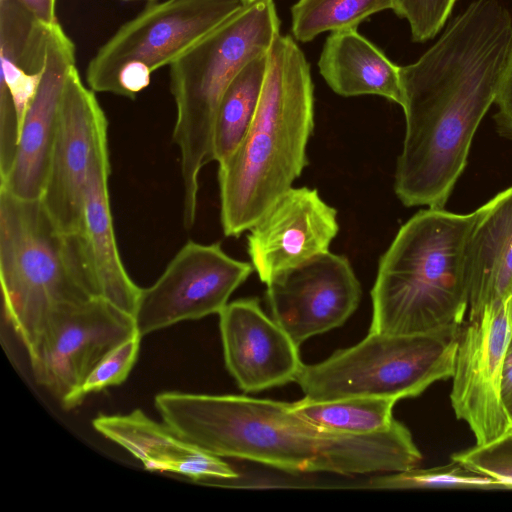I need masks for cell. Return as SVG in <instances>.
Returning <instances> with one entry per match:
<instances>
[{
	"mask_svg": "<svg viewBox=\"0 0 512 512\" xmlns=\"http://www.w3.org/2000/svg\"><path fill=\"white\" fill-rule=\"evenodd\" d=\"M512 50V15L475 0L414 63L400 66L406 129L394 190L407 207L444 208Z\"/></svg>",
	"mask_w": 512,
	"mask_h": 512,
	"instance_id": "obj_1",
	"label": "cell"
},
{
	"mask_svg": "<svg viewBox=\"0 0 512 512\" xmlns=\"http://www.w3.org/2000/svg\"><path fill=\"white\" fill-rule=\"evenodd\" d=\"M154 404L164 423L195 447L291 473H394L422 460L409 429L397 420L379 432L348 434L271 399L167 391Z\"/></svg>",
	"mask_w": 512,
	"mask_h": 512,
	"instance_id": "obj_2",
	"label": "cell"
},
{
	"mask_svg": "<svg viewBox=\"0 0 512 512\" xmlns=\"http://www.w3.org/2000/svg\"><path fill=\"white\" fill-rule=\"evenodd\" d=\"M304 53L279 34L267 53L259 103L236 150L219 164L220 220L239 237L292 187L308 164L314 89Z\"/></svg>",
	"mask_w": 512,
	"mask_h": 512,
	"instance_id": "obj_3",
	"label": "cell"
},
{
	"mask_svg": "<svg viewBox=\"0 0 512 512\" xmlns=\"http://www.w3.org/2000/svg\"><path fill=\"white\" fill-rule=\"evenodd\" d=\"M479 208L456 214L421 210L379 260L369 332L391 335L459 331L469 307V240Z\"/></svg>",
	"mask_w": 512,
	"mask_h": 512,
	"instance_id": "obj_4",
	"label": "cell"
},
{
	"mask_svg": "<svg viewBox=\"0 0 512 512\" xmlns=\"http://www.w3.org/2000/svg\"><path fill=\"white\" fill-rule=\"evenodd\" d=\"M279 34L274 0H256L243 5L169 65L176 106L172 140L180 151L187 230L196 219L200 171L212 161V132L220 100L238 72L266 54Z\"/></svg>",
	"mask_w": 512,
	"mask_h": 512,
	"instance_id": "obj_5",
	"label": "cell"
},
{
	"mask_svg": "<svg viewBox=\"0 0 512 512\" xmlns=\"http://www.w3.org/2000/svg\"><path fill=\"white\" fill-rule=\"evenodd\" d=\"M0 281L4 314L30 350L52 312L100 297L79 234L59 230L41 199L0 188Z\"/></svg>",
	"mask_w": 512,
	"mask_h": 512,
	"instance_id": "obj_6",
	"label": "cell"
},
{
	"mask_svg": "<svg viewBox=\"0 0 512 512\" xmlns=\"http://www.w3.org/2000/svg\"><path fill=\"white\" fill-rule=\"evenodd\" d=\"M460 330L415 335L369 332L352 347L319 363L303 364L295 382L311 401L416 397L436 381L452 378Z\"/></svg>",
	"mask_w": 512,
	"mask_h": 512,
	"instance_id": "obj_7",
	"label": "cell"
},
{
	"mask_svg": "<svg viewBox=\"0 0 512 512\" xmlns=\"http://www.w3.org/2000/svg\"><path fill=\"white\" fill-rule=\"evenodd\" d=\"M242 6L240 0L149 2L90 59L88 87L134 100L153 72L173 63Z\"/></svg>",
	"mask_w": 512,
	"mask_h": 512,
	"instance_id": "obj_8",
	"label": "cell"
},
{
	"mask_svg": "<svg viewBox=\"0 0 512 512\" xmlns=\"http://www.w3.org/2000/svg\"><path fill=\"white\" fill-rule=\"evenodd\" d=\"M136 334L134 316L102 297L60 306L27 351L33 376L64 408H74L89 373Z\"/></svg>",
	"mask_w": 512,
	"mask_h": 512,
	"instance_id": "obj_9",
	"label": "cell"
},
{
	"mask_svg": "<svg viewBox=\"0 0 512 512\" xmlns=\"http://www.w3.org/2000/svg\"><path fill=\"white\" fill-rule=\"evenodd\" d=\"M253 270L219 243L186 242L155 283L141 288L133 314L139 335L219 314Z\"/></svg>",
	"mask_w": 512,
	"mask_h": 512,
	"instance_id": "obj_10",
	"label": "cell"
},
{
	"mask_svg": "<svg viewBox=\"0 0 512 512\" xmlns=\"http://www.w3.org/2000/svg\"><path fill=\"white\" fill-rule=\"evenodd\" d=\"M507 301L484 307L462 325L458 336L450 401L476 445L492 443L512 431L502 391L504 357L512 337Z\"/></svg>",
	"mask_w": 512,
	"mask_h": 512,
	"instance_id": "obj_11",
	"label": "cell"
},
{
	"mask_svg": "<svg viewBox=\"0 0 512 512\" xmlns=\"http://www.w3.org/2000/svg\"><path fill=\"white\" fill-rule=\"evenodd\" d=\"M108 125L95 92L83 83L76 65L67 74L59 107L48 176L41 201L65 234H79L94 148Z\"/></svg>",
	"mask_w": 512,
	"mask_h": 512,
	"instance_id": "obj_12",
	"label": "cell"
},
{
	"mask_svg": "<svg viewBox=\"0 0 512 512\" xmlns=\"http://www.w3.org/2000/svg\"><path fill=\"white\" fill-rule=\"evenodd\" d=\"M266 285L274 321L297 346L344 324L361 299L349 260L329 251L276 275Z\"/></svg>",
	"mask_w": 512,
	"mask_h": 512,
	"instance_id": "obj_13",
	"label": "cell"
},
{
	"mask_svg": "<svg viewBox=\"0 0 512 512\" xmlns=\"http://www.w3.org/2000/svg\"><path fill=\"white\" fill-rule=\"evenodd\" d=\"M338 231L336 209L316 189L291 187L251 226L247 252L259 279L267 284L329 251Z\"/></svg>",
	"mask_w": 512,
	"mask_h": 512,
	"instance_id": "obj_14",
	"label": "cell"
},
{
	"mask_svg": "<svg viewBox=\"0 0 512 512\" xmlns=\"http://www.w3.org/2000/svg\"><path fill=\"white\" fill-rule=\"evenodd\" d=\"M225 365L244 392L295 382L303 366L299 346L256 298L228 303L219 313Z\"/></svg>",
	"mask_w": 512,
	"mask_h": 512,
	"instance_id": "obj_15",
	"label": "cell"
},
{
	"mask_svg": "<svg viewBox=\"0 0 512 512\" xmlns=\"http://www.w3.org/2000/svg\"><path fill=\"white\" fill-rule=\"evenodd\" d=\"M76 49L60 23L50 32L45 69L20 126L13 166L0 188L28 200L41 199L49 170L60 102L67 74L76 65Z\"/></svg>",
	"mask_w": 512,
	"mask_h": 512,
	"instance_id": "obj_16",
	"label": "cell"
},
{
	"mask_svg": "<svg viewBox=\"0 0 512 512\" xmlns=\"http://www.w3.org/2000/svg\"><path fill=\"white\" fill-rule=\"evenodd\" d=\"M108 125L98 136L87 178L82 230L86 261L100 297L134 314L141 291L127 273L114 233L108 179Z\"/></svg>",
	"mask_w": 512,
	"mask_h": 512,
	"instance_id": "obj_17",
	"label": "cell"
},
{
	"mask_svg": "<svg viewBox=\"0 0 512 512\" xmlns=\"http://www.w3.org/2000/svg\"><path fill=\"white\" fill-rule=\"evenodd\" d=\"M94 429L118 444L150 471L171 472L194 481L235 479L238 473L220 457L207 453L160 424L141 410L125 415H99Z\"/></svg>",
	"mask_w": 512,
	"mask_h": 512,
	"instance_id": "obj_18",
	"label": "cell"
},
{
	"mask_svg": "<svg viewBox=\"0 0 512 512\" xmlns=\"http://www.w3.org/2000/svg\"><path fill=\"white\" fill-rule=\"evenodd\" d=\"M467 262L470 319L512 295V186L479 208Z\"/></svg>",
	"mask_w": 512,
	"mask_h": 512,
	"instance_id": "obj_19",
	"label": "cell"
},
{
	"mask_svg": "<svg viewBox=\"0 0 512 512\" xmlns=\"http://www.w3.org/2000/svg\"><path fill=\"white\" fill-rule=\"evenodd\" d=\"M318 67L328 86L344 97L377 95L403 105L400 66L357 29L331 32Z\"/></svg>",
	"mask_w": 512,
	"mask_h": 512,
	"instance_id": "obj_20",
	"label": "cell"
},
{
	"mask_svg": "<svg viewBox=\"0 0 512 512\" xmlns=\"http://www.w3.org/2000/svg\"><path fill=\"white\" fill-rule=\"evenodd\" d=\"M52 27L37 21L21 5L0 0V93L12 100L19 128L45 69Z\"/></svg>",
	"mask_w": 512,
	"mask_h": 512,
	"instance_id": "obj_21",
	"label": "cell"
},
{
	"mask_svg": "<svg viewBox=\"0 0 512 512\" xmlns=\"http://www.w3.org/2000/svg\"><path fill=\"white\" fill-rule=\"evenodd\" d=\"M267 53L247 63L220 100L212 132V161L218 164L236 150L251 125L262 91Z\"/></svg>",
	"mask_w": 512,
	"mask_h": 512,
	"instance_id": "obj_22",
	"label": "cell"
},
{
	"mask_svg": "<svg viewBox=\"0 0 512 512\" xmlns=\"http://www.w3.org/2000/svg\"><path fill=\"white\" fill-rule=\"evenodd\" d=\"M397 401L387 398L350 397L330 401L306 398L291 403L304 419L330 430L348 434H370L390 427Z\"/></svg>",
	"mask_w": 512,
	"mask_h": 512,
	"instance_id": "obj_23",
	"label": "cell"
},
{
	"mask_svg": "<svg viewBox=\"0 0 512 512\" xmlns=\"http://www.w3.org/2000/svg\"><path fill=\"white\" fill-rule=\"evenodd\" d=\"M395 0H298L291 8L294 38L306 43L323 32L357 29L359 24L386 9Z\"/></svg>",
	"mask_w": 512,
	"mask_h": 512,
	"instance_id": "obj_24",
	"label": "cell"
},
{
	"mask_svg": "<svg viewBox=\"0 0 512 512\" xmlns=\"http://www.w3.org/2000/svg\"><path fill=\"white\" fill-rule=\"evenodd\" d=\"M369 486L376 489H501L493 478L473 472L452 461L432 468H410L373 477Z\"/></svg>",
	"mask_w": 512,
	"mask_h": 512,
	"instance_id": "obj_25",
	"label": "cell"
},
{
	"mask_svg": "<svg viewBox=\"0 0 512 512\" xmlns=\"http://www.w3.org/2000/svg\"><path fill=\"white\" fill-rule=\"evenodd\" d=\"M451 460L493 478L501 489H512V431L492 443L453 453Z\"/></svg>",
	"mask_w": 512,
	"mask_h": 512,
	"instance_id": "obj_26",
	"label": "cell"
},
{
	"mask_svg": "<svg viewBox=\"0 0 512 512\" xmlns=\"http://www.w3.org/2000/svg\"><path fill=\"white\" fill-rule=\"evenodd\" d=\"M141 337L139 334L124 341L105 356L89 373L78 393V404L95 392L110 386L119 385L126 380L136 363Z\"/></svg>",
	"mask_w": 512,
	"mask_h": 512,
	"instance_id": "obj_27",
	"label": "cell"
},
{
	"mask_svg": "<svg viewBox=\"0 0 512 512\" xmlns=\"http://www.w3.org/2000/svg\"><path fill=\"white\" fill-rule=\"evenodd\" d=\"M457 0H395L393 11L408 21L415 42L434 38L450 16Z\"/></svg>",
	"mask_w": 512,
	"mask_h": 512,
	"instance_id": "obj_28",
	"label": "cell"
},
{
	"mask_svg": "<svg viewBox=\"0 0 512 512\" xmlns=\"http://www.w3.org/2000/svg\"><path fill=\"white\" fill-rule=\"evenodd\" d=\"M495 103L498 111L494 119L498 132L512 140V50Z\"/></svg>",
	"mask_w": 512,
	"mask_h": 512,
	"instance_id": "obj_29",
	"label": "cell"
},
{
	"mask_svg": "<svg viewBox=\"0 0 512 512\" xmlns=\"http://www.w3.org/2000/svg\"><path fill=\"white\" fill-rule=\"evenodd\" d=\"M26 9L37 21L52 27L59 23L56 12L57 0H11Z\"/></svg>",
	"mask_w": 512,
	"mask_h": 512,
	"instance_id": "obj_30",
	"label": "cell"
},
{
	"mask_svg": "<svg viewBox=\"0 0 512 512\" xmlns=\"http://www.w3.org/2000/svg\"><path fill=\"white\" fill-rule=\"evenodd\" d=\"M502 391L504 399L512 394V337L504 357Z\"/></svg>",
	"mask_w": 512,
	"mask_h": 512,
	"instance_id": "obj_31",
	"label": "cell"
},
{
	"mask_svg": "<svg viewBox=\"0 0 512 512\" xmlns=\"http://www.w3.org/2000/svg\"><path fill=\"white\" fill-rule=\"evenodd\" d=\"M507 409L512 417V394L504 399Z\"/></svg>",
	"mask_w": 512,
	"mask_h": 512,
	"instance_id": "obj_32",
	"label": "cell"
},
{
	"mask_svg": "<svg viewBox=\"0 0 512 512\" xmlns=\"http://www.w3.org/2000/svg\"><path fill=\"white\" fill-rule=\"evenodd\" d=\"M507 303H508V311H509L510 320L512 322V295L508 299Z\"/></svg>",
	"mask_w": 512,
	"mask_h": 512,
	"instance_id": "obj_33",
	"label": "cell"
},
{
	"mask_svg": "<svg viewBox=\"0 0 512 512\" xmlns=\"http://www.w3.org/2000/svg\"><path fill=\"white\" fill-rule=\"evenodd\" d=\"M240 1L243 3V5H248V4L255 2L256 0H240Z\"/></svg>",
	"mask_w": 512,
	"mask_h": 512,
	"instance_id": "obj_34",
	"label": "cell"
},
{
	"mask_svg": "<svg viewBox=\"0 0 512 512\" xmlns=\"http://www.w3.org/2000/svg\"><path fill=\"white\" fill-rule=\"evenodd\" d=\"M124 1H135V0H124ZM146 1L151 2V1H156V0H146Z\"/></svg>",
	"mask_w": 512,
	"mask_h": 512,
	"instance_id": "obj_35",
	"label": "cell"
}]
</instances>
